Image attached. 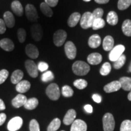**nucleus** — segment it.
I'll list each match as a JSON object with an SVG mask.
<instances>
[{
  "instance_id": "2eb2a0df",
  "label": "nucleus",
  "mask_w": 131,
  "mask_h": 131,
  "mask_svg": "<svg viewBox=\"0 0 131 131\" xmlns=\"http://www.w3.org/2000/svg\"><path fill=\"white\" fill-rule=\"evenodd\" d=\"M0 47L5 51L11 52L15 48L14 42L9 38H3L0 40Z\"/></svg>"
},
{
  "instance_id": "09e8293b",
  "label": "nucleus",
  "mask_w": 131,
  "mask_h": 131,
  "mask_svg": "<svg viewBox=\"0 0 131 131\" xmlns=\"http://www.w3.org/2000/svg\"><path fill=\"white\" fill-rule=\"evenodd\" d=\"M6 119V115L4 113L0 114V126L3 125Z\"/></svg>"
},
{
  "instance_id": "1a4fd4ad",
  "label": "nucleus",
  "mask_w": 131,
  "mask_h": 131,
  "mask_svg": "<svg viewBox=\"0 0 131 131\" xmlns=\"http://www.w3.org/2000/svg\"><path fill=\"white\" fill-rule=\"evenodd\" d=\"M31 35L32 38L36 41H39L43 37V30L42 27L39 24H34L31 26Z\"/></svg>"
},
{
  "instance_id": "4c0bfd02",
  "label": "nucleus",
  "mask_w": 131,
  "mask_h": 131,
  "mask_svg": "<svg viewBox=\"0 0 131 131\" xmlns=\"http://www.w3.org/2000/svg\"><path fill=\"white\" fill-rule=\"evenodd\" d=\"M62 94L65 97H70L73 95V91L69 86L66 85L62 88Z\"/></svg>"
},
{
  "instance_id": "a878e982",
  "label": "nucleus",
  "mask_w": 131,
  "mask_h": 131,
  "mask_svg": "<svg viewBox=\"0 0 131 131\" xmlns=\"http://www.w3.org/2000/svg\"><path fill=\"white\" fill-rule=\"evenodd\" d=\"M119 81L123 89L126 91H131V78L124 77L120 78Z\"/></svg>"
},
{
  "instance_id": "473e14b6",
  "label": "nucleus",
  "mask_w": 131,
  "mask_h": 131,
  "mask_svg": "<svg viewBox=\"0 0 131 131\" xmlns=\"http://www.w3.org/2000/svg\"><path fill=\"white\" fill-rule=\"evenodd\" d=\"M126 62V56L124 55H123L118 58L115 61L114 63V68L115 69H119L122 68L123 66Z\"/></svg>"
},
{
  "instance_id": "6e6552de",
  "label": "nucleus",
  "mask_w": 131,
  "mask_h": 131,
  "mask_svg": "<svg viewBox=\"0 0 131 131\" xmlns=\"http://www.w3.org/2000/svg\"><path fill=\"white\" fill-rule=\"evenodd\" d=\"M25 12L26 17L30 21L35 22L38 19V15L37 9L34 5L30 4L26 5Z\"/></svg>"
},
{
  "instance_id": "aec40b11",
  "label": "nucleus",
  "mask_w": 131,
  "mask_h": 131,
  "mask_svg": "<svg viewBox=\"0 0 131 131\" xmlns=\"http://www.w3.org/2000/svg\"><path fill=\"white\" fill-rule=\"evenodd\" d=\"M103 57L101 54L98 53H92L90 54L87 58L88 63L92 65H97L102 61Z\"/></svg>"
},
{
  "instance_id": "58836bf2",
  "label": "nucleus",
  "mask_w": 131,
  "mask_h": 131,
  "mask_svg": "<svg viewBox=\"0 0 131 131\" xmlns=\"http://www.w3.org/2000/svg\"><path fill=\"white\" fill-rule=\"evenodd\" d=\"M17 37L19 41L23 43L25 41L26 39V32L24 29L19 28L17 31Z\"/></svg>"
},
{
  "instance_id": "9b49d317",
  "label": "nucleus",
  "mask_w": 131,
  "mask_h": 131,
  "mask_svg": "<svg viewBox=\"0 0 131 131\" xmlns=\"http://www.w3.org/2000/svg\"><path fill=\"white\" fill-rule=\"evenodd\" d=\"M23 124V119L19 117L13 118L7 124V129L9 131H16L21 128Z\"/></svg>"
},
{
  "instance_id": "b1692460",
  "label": "nucleus",
  "mask_w": 131,
  "mask_h": 131,
  "mask_svg": "<svg viewBox=\"0 0 131 131\" xmlns=\"http://www.w3.org/2000/svg\"><path fill=\"white\" fill-rule=\"evenodd\" d=\"M114 47V40L111 36H106L103 41V47L106 51H111Z\"/></svg>"
},
{
  "instance_id": "f8f14e48",
  "label": "nucleus",
  "mask_w": 131,
  "mask_h": 131,
  "mask_svg": "<svg viewBox=\"0 0 131 131\" xmlns=\"http://www.w3.org/2000/svg\"><path fill=\"white\" fill-rule=\"evenodd\" d=\"M25 52L26 55L32 59H37L39 56V51L37 47L32 44H28L26 46Z\"/></svg>"
},
{
  "instance_id": "864d4df0",
  "label": "nucleus",
  "mask_w": 131,
  "mask_h": 131,
  "mask_svg": "<svg viewBox=\"0 0 131 131\" xmlns=\"http://www.w3.org/2000/svg\"><path fill=\"white\" fill-rule=\"evenodd\" d=\"M127 98H128V100H129V101H131V91H130V92H129V94H128Z\"/></svg>"
},
{
  "instance_id": "393cba45",
  "label": "nucleus",
  "mask_w": 131,
  "mask_h": 131,
  "mask_svg": "<svg viewBox=\"0 0 131 131\" xmlns=\"http://www.w3.org/2000/svg\"><path fill=\"white\" fill-rule=\"evenodd\" d=\"M24 77V73L21 70H15L11 75V82L13 84H18L19 82L21 81Z\"/></svg>"
},
{
  "instance_id": "c756f323",
  "label": "nucleus",
  "mask_w": 131,
  "mask_h": 131,
  "mask_svg": "<svg viewBox=\"0 0 131 131\" xmlns=\"http://www.w3.org/2000/svg\"><path fill=\"white\" fill-rule=\"evenodd\" d=\"M122 29L124 35L127 37H131V20L126 19L124 21Z\"/></svg>"
},
{
  "instance_id": "79ce46f5",
  "label": "nucleus",
  "mask_w": 131,
  "mask_h": 131,
  "mask_svg": "<svg viewBox=\"0 0 131 131\" xmlns=\"http://www.w3.org/2000/svg\"><path fill=\"white\" fill-rule=\"evenodd\" d=\"M92 16L94 17V19H98V18H102V16L104 14V11L101 8H97V9H95L94 12L92 13Z\"/></svg>"
},
{
  "instance_id": "bb28decb",
  "label": "nucleus",
  "mask_w": 131,
  "mask_h": 131,
  "mask_svg": "<svg viewBox=\"0 0 131 131\" xmlns=\"http://www.w3.org/2000/svg\"><path fill=\"white\" fill-rule=\"evenodd\" d=\"M106 20H107V23L110 24V25H116L118 23V18L117 13L114 12V11L109 12L107 15Z\"/></svg>"
},
{
  "instance_id": "c85d7f7f",
  "label": "nucleus",
  "mask_w": 131,
  "mask_h": 131,
  "mask_svg": "<svg viewBox=\"0 0 131 131\" xmlns=\"http://www.w3.org/2000/svg\"><path fill=\"white\" fill-rule=\"evenodd\" d=\"M40 9L42 14L47 17H51L53 15V12L51 9V7H50L45 2L41 3Z\"/></svg>"
},
{
  "instance_id": "7ed1b4c3",
  "label": "nucleus",
  "mask_w": 131,
  "mask_h": 131,
  "mask_svg": "<svg viewBox=\"0 0 131 131\" xmlns=\"http://www.w3.org/2000/svg\"><path fill=\"white\" fill-rule=\"evenodd\" d=\"M103 124L104 131H114L115 128L114 118L110 113H106L103 118Z\"/></svg>"
},
{
  "instance_id": "de8ad7c7",
  "label": "nucleus",
  "mask_w": 131,
  "mask_h": 131,
  "mask_svg": "<svg viewBox=\"0 0 131 131\" xmlns=\"http://www.w3.org/2000/svg\"><path fill=\"white\" fill-rule=\"evenodd\" d=\"M92 99L94 100L95 102L100 103L101 101V97L100 95H99L98 94H94L92 95Z\"/></svg>"
},
{
  "instance_id": "3c124183",
  "label": "nucleus",
  "mask_w": 131,
  "mask_h": 131,
  "mask_svg": "<svg viewBox=\"0 0 131 131\" xmlns=\"http://www.w3.org/2000/svg\"><path fill=\"white\" fill-rule=\"evenodd\" d=\"M5 109H6V106H5L4 101L0 98V111H3Z\"/></svg>"
},
{
  "instance_id": "f257e3e1",
  "label": "nucleus",
  "mask_w": 131,
  "mask_h": 131,
  "mask_svg": "<svg viewBox=\"0 0 131 131\" xmlns=\"http://www.w3.org/2000/svg\"><path fill=\"white\" fill-rule=\"evenodd\" d=\"M72 71L75 75L78 76H84L89 73L90 66L88 63L83 61H77L73 64Z\"/></svg>"
},
{
  "instance_id": "7c9ffc66",
  "label": "nucleus",
  "mask_w": 131,
  "mask_h": 131,
  "mask_svg": "<svg viewBox=\"0 0 131 131\" xmlns=\"http://www.w3.org/2000/svg\"><path fill=\"white\" fill-rule=\"evenodd\" d=\"M60 125H61V121L58 118H56L53 119L49 124L47 127V131H56L60 128Z\"/></svg>"
},
{
  "instance_id": "423d86ee",
  "label": "nucleus",
  "mask_w": 131,
  "mask_h": 131,
  "mask_svg": "<svg viewBox=\"0 0 131 131\" xmlns=\"http://www.w3.org/2000/svg\"><path fill=\"white\" fill-rule=\"evenodd\" d=\"M125 50V47L123 45H119L113 47L109 55V58L111 61H115L123 54Z\"/></svg>"
},
{
  "instance_id": "5701e85b",
  "label": "nucleus",
  "mask_w": 131,
  "mask_h": 131,
  "mask_svg": "<svg viewBox=\"0 0 131 131\" xmlns=\"http://www.w3.org/2000/svg\"><path fill=\"white\" fill-rule=\"evenodd\" d=\"M81 14L78 12H74L71 15L68 20V24L70 27H73L77 25L81 19Z\"/></svg>"
},
{
  "instance_id": "39448f33",
  "label": "nucleus",
  "mask_w": 131,
  "mask_h": 131,
  "mask_svg": "<svg viewBox=\"0 0 131 131\" xmlns=\"http://www.w3.org/2000/svg\"><path fill=\"white\" fill-rule=\"evenodd\" d=\"M67 38V33L64 30H58L54 33L53 36V43L56 46L60 47L63 45Z\"/></svg>"
},
{
  "instance_id": "a18cd8bd",
  "label": "nucleus",
  "mask_w": 131,
  "mask_h": 131,
  "mask_svg": "<svg viewBox=\"0 0 131 131\" xmlns=\"http://www.w3.org/2000/svg\"><path fill=\"white\" fill-rule=\"evenodd\" d=\"M6 31V25L3 19H0V34H4Z\"/></svg>"
},
{
  "instance_id": "2f4dec72",
  "label": "nucleus",
  "mask_w": 131,
  "mask_h": 131,
  "mask_svg": "<svg viewBox=\"0 0 131 131\" xmlns=\"http://www.w3.org/2000/svg\"><path fill=\"white\" fill-rule=\"evenodd\" d=\"M105 26V21L103 18L95 19L92 24V29L94 30H98V29L103 28Z\"/></svg>"
},
{
  "instance_id": "9d476101",
  "label": "nucleus",
  "mask_w": 131,
  "mask_h": 131,
  "mask_svg": "<svg viewBox=\"0 0 131 131\" xmlns=\"http://www.w3.org/2000/svg\"><path fill=\"white\" fill-rule=\"evenodd\" d=\"M64 51L66 57L70 60H73L77 55V48L73 42L68 41L64 45Z\"/></svg>"
},
{
  "instance_id": "4468645a",
  "label": "nucleus",
  "mask_w": 131,
  "mask_h": 131,
  "mask_svg": "<svg viewBox=\"0 0 131 131\" xmlns=\"http://www.w3.org/2000/svg\"><path fill=\"white\" fill-rule=\"evenodd\" d=\"M27 100V98L25 95L21 94H18L12 100V106L16 108H19L21 106H24Z\"/></svg>"
},
{
  "instance_id": "4be33fe9",
  "label": "nucleus",
  "mask_w": 131,
  "mask_h": 131,
  "mask_svg": "<svg viewBox=\"0 0 131 131\" xmlns=\"http://www.w3.org/2000/svg\"><path fill=\"white\" fill-rule=\"evenodd\" d=\"M11 8L14 14L17 16H21L23 15V7L19 1L15 0L13 1L11 4Z\"/></svg>"
},
{
  "instance_id": "6e6d98bb",
  "label": "nucleus",
  "mask_w": 131,
  "mask_h": 131,
  "mask_svg": "<svg viewBox=\"0 0 131 131\" xmlns=\"http://www.w3.org/2000/svg\"><path fill=\"white\" fill-rule=\"evenodd\" d=\"M83 1H86V2H89V1H91V0H83Z\"/></svg>"
},
{
  "instance_id": "0eeeda50",
  "label": "nucleus",
  "mask_w": 131,
  "mask_h": 131,
  "mask_svg": "<svg viewBox=\"0 0 131 131\" xmlns=\"http://www.w3.org/2000/svg\"><path fill=\"white\" fill-rule=\"evenodd\" d=\"M25 68L27 73L32 78H37L38 75V69L37 65L33 60H27L25 61Z\"/></svg>"
},
{
  "instance_id": "37998d69",
  "label": "nucleus",
  "mask_w": 131,
  "mask_h": 131,
  "mask_svg": "<svg viewBox=\"0 0 131 131\" xmlns=\"http://www.w3.org/2000/svg\"><path fill=\"white\" fill-rule=\"evenodd\" d=\"M9 76V72L6 69H2L0 70V84L4 83Z\"/></svg>"
},
{
  "instance_id": "a19ab883",
  "label": "nucleus",
  "mask_w": 131,
  "mask_h": 131,
  "mask_svg": "<svg viewBox=\"0 0 131 131\" xmlns=\"http://www.w3.org/2000/svg\"><path fill=\"white\" fill-rule=\"evenodd\" d=\"M29 128H30V131H40L38 123L35 119L30 121Z\"/></svg>"
},
{
  "instance_id": "f03ea898",
  "label": "nucleus",
  "mask_w": 131,
  "mask_h": 131,
  "mask_svg": "<svg viewBox=\"0 0 131 131\" xmlns=\"http://www.w3.org/2000/svg\"><path fill=\"white\" fill-rule=\"evenodd\" d=\"M46 93L47 96L52 100H58L60 97V88L56 83L49 84L46 90Z\"/></svg>"
},
{
  "instance_id": "603ef678",
  "label": "nucleus",
  "mask_w": 131,
  "mask_h": 131,
  "mask_svg": "<svg viewBox=\"0 0 131 131\" xmlns=\"http://www.w3.org/2000/svg\"><path fill=\"white\" fill-rule=\"evenodd\" d=\"M95 1L98 4H106L109 1V0H95Z\"/></svg>"
},
{
  "instance_id": "c9c22d12",
  "label": "nucleus",
  "mask_w": 131,
  "mask_h": 131,
  "mask_svg": "<svg viewBox=\"0 0 131 131\" xmlns=\"http://www.w3.org/2000/svg\"><path fill=\"white\" fill-rule=\"evenodd\" d=\"M131 5V0H118V8L119 10H123L128 8Z\"/></svg>"
},
{
  "instance_id": "ea45409f",
  "label": "nucleus",
  "mask_w": 131,
  "mask_h": 131,
  "mask_svg": "<svg viewBox=\"0 0 131 131\" xmlns=\"http://www.w3.org/2000/svg\"><path fill=\"white\" fill-rule=\"evenodd\" d=\"M120 131H131V121L128 119L123 121L121 124Z\"/></svg>"
},
{
  "instance_id": "4d7b16f0",
  "label": "nucleus",
  "mask_w": 131,
  "mask_h": 131,
  "mask_svg": "<svg viewBox=\"0 0 131 131\" xmlns=\"http://www.w3.org/2000/svg\"><path fill=\"white\" fill-rule=\"evenodd\" d=\"M61 131H64V130H61Z\"/></svg>"
},
{
  "instance_id": "72a5a7b5",
  "label": "nucleus",
  "mask_w": 131,
  "mask_h": 131,
  "mask_svg": "<svg viewBox=\"0 0 131 131\" xmlns=\"http://www.w3.org/2000/svg\"><path fill=\"white\" fill-rule=\"evenodd\" d=\"M111 64L108 62H106V63H104L103 64L102 66L100 69V74L103 76H106V75H107L109 73L111 72Z\"/></svg>"
},
{
  "instance_id": "5fc2aeb1",
  "label": "nucleus",
  "mask_w": 131,
  "mask_h": 131,
  "mask_svg": "<svg viewBox=\"0 0 131 131\" xmlns=\"http://www.w3.org/2000/svg\"><path fill=\"white\" fill-rule=\"evenodd\" d=\"M129 72H131V63L129 66Z\"/></svg>"
},
{
  "instance_id": "dca6fc26",
  "label": "nucleus",
  "mask_w": 131,
  "mask_h": 131,
  "mask_svg": "<svg viewBox=\"0 0 131 131\" xmlns=\"http://www.w3.org/2000/svg\"><path fill=\"white\" fill-rule=\"evenodd\" d=\"M4 17V21L6 24V27L9 28H12L14 27L15 24V19L14 16L12 13L9 11H7L3 15Z\"/></svg>"
},
{
  "instance_id": "8fccbe9b",
  "label": "nucleus",
  "mask_w": 131,
  "mask_h": 131,
  "mask_svg": "<svg viewBox=\"0 0 131 131\" xmlns=\"http://www.w3.org/2000/svg\"><path fill=\"white\" fill-rule=\"evenodd\" d=\"M84 109L87 112L90 113V114H91V113H92V112H93L92 106L91 105H90V104H86V105H85L84 107Z\"/></svg>"
},
{
  "instance_id": "e433bc0d",
  "label": "nucleus",
  "mask_w": 131,
  "mask_h": 131,
  "mask_svg": "<svg viewBox=\"0 0 131 131\" xmlns=\"http://www.w3.org/2000/svg\"><path fill=\"white\" fill-rule=\"evenodd\" d=\"M54 79V75L52 71H46L41 75V80L43 82H49Z\"/></svg>"
},
{
  "instance_id": "ddd939ff",
  "label": "nucleus",
  "mask_w": 131,
  "mask_h": 131,
  "mask_svg": "<svg viewBox=\"0 0 131 131\" xmlns=\"http://www.w3.org/2000/svg\"><path fill=\"white\" fill-rule=\"evenodd\" d=\"M87 124L81 119H76L72 124L70 131H86Z\"/></svg>"
},
{
  "instance_id": "a211bd4d",
  "label": "nucleus",
  "mask_w": 131,
  "mask_h": 131,
  "mask_svg": "<svg viewBox=\"0 0 131 131\" xmlns=\"http://www.w3.org/2000/svg\"><path fill=\"white\" fill-rule=\"evenodd\" d=\"M77 113L74 109H69L63 119V123L66 125H70L73 123L76 118Z\"/></svg>"
},
{
  "instance_id": "cd10ccee",
  "label": "nucleus",
  "mask_w": 131,
  "mask_h": 131,
  "mask_svg": "<svg viewBox=\"0 0 131 131\" xmlns=\"http://www.w3.org/2000/svg\"><path fill=\"white\" fill-rule=\"evenodd\" d=\"M39 104V101L37 98H31L27 100L26 104H24V107L28 110H33L37 107Z\"/></svg>"
},
{
  "instance_id": "f3484780",
  "label": "nucleus",
  "mask_w": 131,
  "mask_h": 131,
  "mask_svg": "<svg viewBox=\"0 0 131 131\" xmlns=\"http://www.w3.org/2000/svg\"><path fill=\"white\" fill-rule=\"evenodd\" d=\"M122 88L120 83L119 81H114L109 84H106L104 87V91L106 93H111L118 91Z\"/></svg>"
},
{
  "instance_id": "49530a36",
  "label": "nucleus",
  "mask_w": 131,
  "mask_h": 131,
  "mask_svg": "<svg viewBox=\"0 0 131 131\" xmlns=\"http://www.w3.org/2000/svg\"><path fill=\"white\" fill-rule=\"evenodd\" d=\"M45 3L50 7H55L58 4L59 0H45Z\"/></svg>"
},
{
  "instance_id": "f704fd0d",
  "label": "nucleus",
  "mask_w": 131,
  "mask_h": 131,
  "mask_svg": "<svg viewBox=\"0 0 131 131\" xmlns=\"http://www.w3.org/2000/svg\"><path fill=\"white\" fill-rule=\"evenodd\" d=\"M73 85L78 89H84L88 86V82L85 80L78 79L73 82Z\"/></svg>"
},
{
  "instance_id": "6ab92c4d",
  "label": "nucleus",
  "mask_w": 131,
  "mask_h": 131,
  "mask_svg": "<svg viewBox=\"0 0 131 131\" xmlns=\"http://www.w3.org/2000/svg\"><path fill=\"white\" fill-rule=\"evenodd\" d=\"M30 82L27 80H23L16 84V90L20 94H24L30 89Z\"/></svg>"
},
{
  "instance_id": "c03bdc74",
  "label": "nucleus",
  "mask_w": 131,
  "mask_h": 131,
  "mask_svg": "<svg viewBox=\"0 0 131 131\" xmlns=\"http://www.w3.org/2000/svg\"><path fill=\"white\" fill-rule=\"evenodd\" d=\"M38 69L41 72H43L46 71V70H48L49 69V64L47 63L44 61H41L38 63Z\"/></svg>"
},
{
  "instance_id": "412c9836",
  "label": "nucleus",
  "mask_w": 131,
  "mask_h": 131,
  "mask_svg": "<svg viewBox=\"0 0 131 131\" xmlns=\"http://www.w3.org/2000/svg\"><path fill=\"white\" fill-rule=\"evenodd\" d=\"M101 38L97 34H94V35H92L88 40V45L92 49H95L99 47L101 45Z\"/></svg>"
},
{
  "instance_id": "20e7f679",
  "label": "nucleus",
  "mask_w": 131,
  "mask_h": 131,
  "mask_svg": "<svg viewBox=\"0 0 131 131\" xmlns=\"http://www.w3.org/2000/svg\"><path fill=\"white\" fill-rule=\"evenodd\" d=\"M94 20V19L92 14L90 12H86L81 17L80 21V26L83 29H88L92 27Z\"/></svg>"
}]
</instances>
